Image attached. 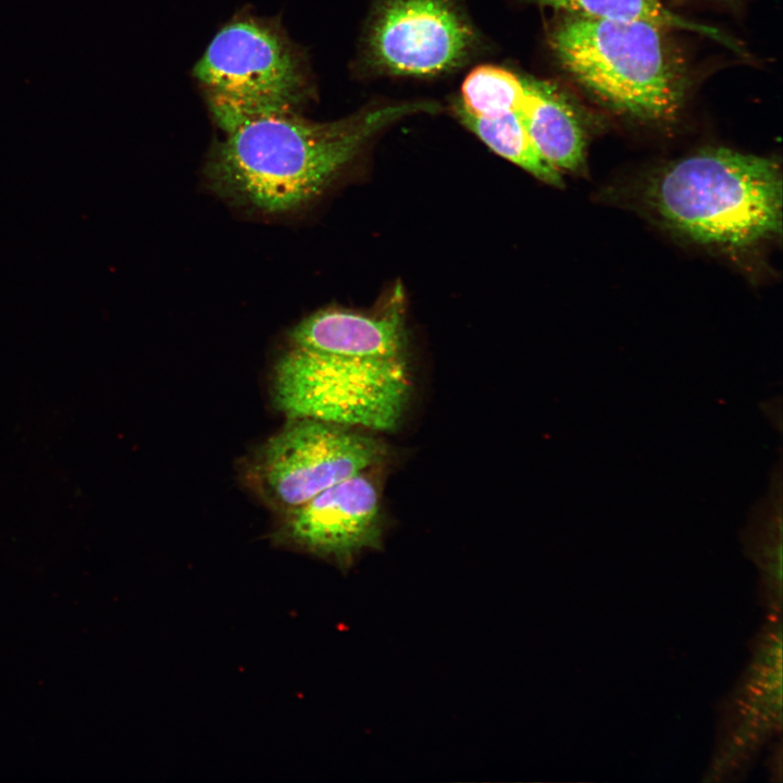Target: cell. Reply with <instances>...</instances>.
<instances>
[{
  "label": "cell",
  "instance_id": "obj_1",
  "mask_svg": "<svg viewBox=\"0 0 783 783\" xmlns=\"http://www.w3.org/2000/svg\"><path fill=\"white\" fill-rule=\"evenodd\" d=\"M437 109L428 101L393 103L331 122L310 121L299 112L244 116L222 130L206 177L219 196L238 207L263 215L294 213L321 197L382 129Z\"/></svg>",
  "mask_w": 783,
  "mask_h": 783
},
{
  "label": "cell",
  "instance_id": "obj_2",
  "mask_svg": "<svg viewBox=\"0 0 783 783\" xmlns=\"http://www.w3.org/2000/svg\"><path fill=\"white\" fill-rule=\"evenodd\" d=\"M782 173L771 158L725 147L673 160L645 197L661 223L705 247L742 251L781 234Z\"/></svg>",
  "mask_w": 783,
  "mask_h": 783
},
{
  "label": "cell",
  "instance_id": "obj_3",
  "mask_svg": "<svg viewBox=\"0 0 783 783\" xmlns=\"http://www.w3.org/2000/svg\"><path fill=\"white\" fill-rule=\"evenodd\" d=\"M671 29L639 20L564 15L549 45L562 67L599 102L642 121L675 116L687 71Z\"/></svg>",
  "mask_w": 783,
  "mask_h": 783
},
{
  "label": "cell",
  "instance_id": "obj_4",
  "mask_svg": "<svg viewBox=\"0 0 783 783\" xmlns=\"http://www.w3.org/2000/svg\"><path fill=\"white\" fill-rule=\"evenodd\" d=\"M411 393L407 352L347 355L291 346L271 376L274 407L288 419L391 431Z\"/></svg>",
  "mask_w": 783,
  "mask_h": 783
},
{
  "label": "cell",
  "instance_id": "obj_5",
  "mask_svg": "<svg viewBox=\"0 0 783 783\" xmlns=\"http://www.w3.org/2000/svg\"><path fill=\"white\" fill-rule=\"evenodd\" d=\"M192 75L221 130L244 116L298 112L313 96L304 52L276 20L251 14L220 28Z\"/></svg>",
  "mask_w": 783,
  "mask_h": 783
},
{
  "label": "cell",
  "instance_id": "obj_6",
  "mask_svg": "<svg viewBox=\"0 0 783 783\" xmlns=\"http://www.w3.org/2000/svg\"><path fill=\"white\" fill-rule=\"evenodd\" d=\"M251 456L248 486L278 514L377 463L383 446L372 436L313 419H289Z\"/></svg>",
  "mask_w": 783,
  "mask_h": 783
},
{
  "label": "cell",
  "instance_id": "obj_7",
  "mask_svg": "<svg viewBox=\"0 0 783 783\" xmlns=\"http://www.w3.org/2000/svg\"><path fill=\"white\" fill-rule=\"evenodd\" d=\"M475 35L451 0H381L365 35L373 67L395 75L432 76L461 65Z\"/></svg>",
  "mask_w": 783,
  "mask_h": 783
},
{
  "label": "cell",
  "instance_id": "obj_8",
  "mask_svg": "<svg viewBox=\"0 0 783 783\" xmlns=\"http://www.w3.org/2000/svg\"><path fill=\"white\" fill-rule=\"evenodd\" d=\"M271 534L279 547L348 568L366 548L380 546L382 517L376 486L364 472L346 478L289 511Z\"/></svg>",
  "mask_w": 783,
  "mask_h": 783
},
{
  "label": "cell",
  "instance_id": "obj_9",
  "mask_svg": "<svg viewBox=\"0 0 783 783\" xmlns=\"http://www.w3.org/2000/svg\"><path fill=\"white\" fill-rule=\"evenodd\" d=\"M291 346L347 355L405 353L406 335L400 295L374 314L323 309L296 324Z\"/></svg>",
  "mask_w": 783,
  "mask_h": 783
},
{
  "label": "cell",
  "instance_id": "obj_10",
  "mask_svg": "<svg viewBox=\"0 0 783 783\" xmlns=\"http://www.w3.org/2000/svg\"><path fill=\"white\" fill-rule=\"evenodd\" d=\"M520 114L534 147L548 164L561 173L583 167L585 132L574 108L556 86L527 78Z\"/></svg>",
  "mask_w": 783,
  "mask_h": 783
},
{
  "label": "cell",
  "instance_id": "obj_11",
  "mask_svg": "<svg viewBox=\"0 0 783 783\" xmlns=\"http://www.w3.org/2000/svg\"><path fill=\"white\" fill-rule=\"evenodd\" d=\"M460 122L498 156L529 172L537 179L562 187L561 172L548 164L534 147L520 111L496 116H477L453 103Z\"/></svg>",
  "mask_w": 783,
  "mask_h": 783
},
{
  "label": "cell",
  "instance_id": "obj_12",
  "mask_svg": "<svg viewBox=\"0 0 783 783\" xmlns=\"http://www.w3.org/2000/svg\"><path fill=\"white\" fill-rule=\"evenodd\" d=\"M564 15L600 20H639L668 29L697 32L724 41L714 28L694 23L672 10L663 0H525Z\"/></svg>",
  "mask_w": 783,
  "mask_h": 783
},
{
  "label": "cell",
  "instance_id": "obj_13",
  "mask_svg": "<svg viewBox=\"0 0 783 783\" xmlns=\"http://www.w3.org/2000/svg\"><path fill=\"white\" fill-rule=\"evenodd\" d=\"M526 87L527 78L496 65H481L463 80L457 102L473 115L496 116L520 111Z\"/></svg>",
  "mask_w": 783,
  "mask_h": 783
},
{
  "label": "cell",
  "instance_id": "obj_14",
  "mask_svg": "<svg viewBox=\"0 0 783 783\" xmlns=\"http://www.w3.org/2000/svg\"><path fill=\"white\" fill-rule=\"evenodd\" d=\"M746 688H747V691H749L754 696L760 697V696L763 695L762 688L759 687V686L754 685L753 683H751V684H747V685H746Z\"/></svg>",
  "mask_w": 783,
  "mask_h": 783
},
{
  "label": "cell",
  "instance_id": "obj_15",
  "mask_svg": "<svg viewBox=\"0 0 783 783\" xmlns=\"http://www.w3.org/2000/svg\"><path fill=\"white\" fill-rule=\"evenodd\" d=\"M733 741H734L737 745H741L742 747L745 745L744 741H743L741 737H738L737 735H733Z\"/></svg>",
  "mask_w": 783,
  "mask_h": 783
},
{
  "label": "cell",
  "instance_id": "obj_16",
  "mask_svg": "<svg viewBox=\"0 0 783 783\" xmlns=\"http://www.w3.org/2000/svg\"><path fill=\"white\" fill-rule=\"evenodd\" d=\"M768 619L772 620V621H778V617H775V616H769Z\"/></svg>",
  "mask_w": 783,
  "mask_h": 783
}]
</instances>
